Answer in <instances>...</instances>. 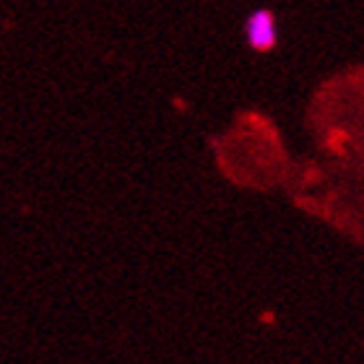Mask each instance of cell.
I'll return each mask as SVG.
<instances>
[{
  "instance_id": "obj_1",
  "label": "cell",
  "mask_w": 364,
  "mask_h": 364,
  "mask_svg": "<svg viewBox=\"0 0 364 364\" xmlns=\"http://www.w3.org/2000/svg\"><path fill=\"white\" fill-rule=\"evenodd\" d=\"M245 39L258 53H268V50L276 47V42H279L276 18H273V14L268 8H258V11H252L247 16V21H245Z\"/></svg>"
}]
</instances>
